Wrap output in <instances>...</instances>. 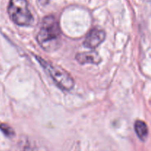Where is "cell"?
Here are the masks:
<instances>
[{"instance_id": "cell-1", "label": "cell", "mask_w": 151, "mask_h": 151, "mask_svg": "<svg viewBox=\"0 0 151 151\" xmlns=\"http://www.w3.org/2000/svg\"><path fill=\"white\" fill-rule=\"evenodd\" d=\"M37 41L44 50L53 52L61 44V32L58 22L53 16L44 18L41 29L37 35Z\"/></svg>"}, {"instance_id": "cell-2", "label": "cell", "mask_w": 151, "mask_h": 151, "mask_svg": "<svg viewBox=\"0 0 151 151\" xmlns=\"http://www.w3.org/2000/svg\"><path fill=\"white\" fill-rule=\"evenodd\" d=\"M35 58L44 71L51 77L59 88L64 91H69L73 88L75 85L73 78L65 69L55 63L45 60L39 56L35 55Z\"/></svg>"}, {"instance_id": "cell-3", "label": "cell", "mask_w": 151, "mask_h": 151, "mask_svg": "<svg viewBox=\"0 0 151 151\" xmlns=\"http://www.w3.org/2000/svg\"><path fill=\"white\" fill-rule=\"evenodd\" d=\"M8 13L11 20L19 26H29L33 22L27 0H10Z\"/></svg>"}, {"instance_id": "cell-4", "label": "cell", "mask_w": 151, "mask_h": 151, "mask_svg": "<svg viewBox=\"0 0 151 151\" xmlns=\"http://www.w3.org/2000/svg\"><path fill=\"white\" fill-rule=\"evenodd\" d=\"M106 38V33L103 29L94 28L87 35L83 45L89 49H94L103 42Z\"/></svg>"}, {"instance_id": "cell-5", "label": "cell", "mask_w": 151, "mask_h": 151, "mask_svg": "<svg viewBox=\"0 0 151 151\" xmlns=\"http://www.w3.org/2000/svg\"><path fill=\"white\" fill-rule=\"evenodd\" d=\"M76 60L81 64L85 63H94L98 64L101 62V58L97 52L78 53L76 55Z\"/></svg>"}, {"instance_id": "cell-6", "label": "cell", "mask_w": 151, "mask_h": 151, "mask_svg": "<svg viewBox=\"0 0 151 151\" xmlns=\"http://www.w3.org/2000/svg\"><path fill=\"white\" fill-rule=\"evenodd\" d=\"M135 131L137 136L142 141H145L148 135V128L145 122L142 120H137L134 125Z\"/></svg>"}, {"instance_id": "cell-7", "label": "cell", "mask_w": 151, "mask_h": 151, "mask_svg": "<svg viewBox=\"0 0 151 151\" xmlns=\"http://www.w3.org/2000/svg\"><path fill=\"white\" fill-rule=\"evenodd\" d=\"M0 130L1 131V132L7 137H14L15 132L13 131V128L10 126H9L7 124L2 123L0 125Z\"/></svg>"}]
</instances>
